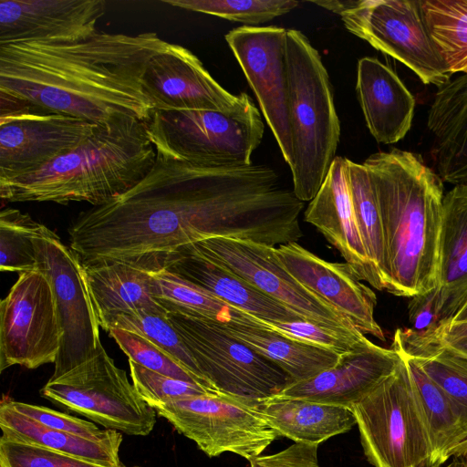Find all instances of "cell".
Here are the masks:
<instances>
[{"mask_svg": "<svg viewBox=\"0 0 467 467\" xmlns=\"http://www.w3.org/2000/svg\"><path fill=\"white\" fill-rule=\"evenodd\" d=\"M168 44L154 32H97L75 43L1 45L0 95L97 125L119 117L146 121L154 107L144 72Z\"/></svg>", "mask_w": 467, "mask_h": 467, "instance_id": "1", "label": "cell"}, {"mask_svg": "<svg viewBox=\"0 0 467 467\" xmlns=\"http://www.w3.org/2000/svg\"><path fill=\"white\" fill-rule=\"evenodd\" d=\"M286 58L293 191L300 201L310 202L337 157L340 122L319 52L299 30L287 29Z\"/></svg>", "mask_w": 467, "mask_h": 467, "instance_id": "5", "label": "cell"}, {"mask_svg": "<svg viewBox=\"0 0 467 467\" xmlns=\"http://www.w3.org/2000/svg\"><path fill=\"white\" fill-rule=\"evenodd\" d=\"M287 30L276 26H239L225 40L254 92L285 161H294L288 107Z\"/></svg>", "mask_w": 467, "mask_h": 467, "instance_id": "16", "label": "cell"}, {"mask_svg": "<svg viewBox=\"0 0 467 467\" xmlns=\"http://www.w3.org/2000/svg\"><path fill=\"white\" fill-rule=\"evenodd\" d=\"M220 326L232 337L277 365L292 382L317 376L333 367L340 357L333 350L292 339L271 330L235 324Z\"/></svg>", "mask_w": 467, "mask_h": 467, "instance_id": "30", "label": "cell"}, {"mask_svg": "<svg viewBox=\"0 0 467 467\" xmlns=\"http://www.w3.org/2000/svg\"><path fill=\"white\" fill-rule=\"evenodd\" d=\"M0 428L4 440L43 447L101 467H125L119 456L122 439L96 441L54 430L16 412L4 400Z\"/></svg>", "mask_w": 467, "mask_h": 467, "instance_id": "29", "label": "cell"}, {"mask_svg": "<svg viewBox=\"0 0 467 467\" xmlns=\"http://www.w3.org/2000/svg\"><path fill=\"white\" fill-rule=\"evenodd\" d=\"M356 92L366 125L378 142L393 144L405 137L416 101L390 67L376 57L360 58Z\"/></svg>", "mask_w": 467, "mask_h": 467, "instance_id": "23", "label": "cell"}, {"mask_svg": "<svg viewBox=\"0 0 467 467\" xmlns=\"http://www.w3.org/2000/svg\"><path fill=\"white\" fill-rule=\"evenodd\" d=\"M133 467H140V466H133Z\"/></svg>", "mask_w": 467, "mask_h": 467, "instance_id": "50", "label": "cell"}, {"mask_svg": "<svg viewBox=\"0 0 467 467\" xmlns=\"http://www.w3.org/2000/svg\"><path fill=\"white\" fill-rule=\"evenodd\" d=\"M401 358L365 338L337 362L317 376L291 382L275 397L298 399L349 408L391 375Z\"/></svg>", "mask_w": 467, "mask_h": 467, "instance_id": "20", "label": "cell"}, {"mask_svg": "<svg viewBox=\"0 0 467 467\" xmlns=\"http://www.w3.org/2000/svg\"><path fill=\"white\" fill-rule=\"evenodd\" d=\"M400 358L391 375L350 407L364 454L374 467H434L429 431Z\"/></svg>", "mask_w": 467, "mask_h": 467, "instance_id": "7", "label": "cell"}, {"mask_svg": "<svg viewBox=\"0 0 467 467\" xmlns=\"http://www.w3.org/2000/svg\"><path fill=\"white\" fill-rule=\"evenodd\" d=\"M430 38L451 74H467V0H420Z\"/></svg>", "mask_w": 467, "mask_h": 467, "instance_id": "33", "label": "cell"}, {"mask_svg": "<svg viewBox=\"0 0 467 467\" xmlns=\"http://www.w3.org/2000/svg\"><path fill=\"white\" fill-rule=\"evenodd\" d=\"M182 9L256 26L284 16L298 5L294 0H162Z\"/></svg>", "mask_w": 467, "mask_h": 467, "instance_id": "37", "label": "cell"}, {"mask_svg": "<svg viewBox=\"0 0 467 467\" xmlns=\"http://www.w3.org/2000/svg\"><path fill=\"white\" fill-rule=\"evenodd\" d=\"M347 176L358 227L367 254L388 287V266L384 232L377 196L368 170L346 158Z\"/></svg>", "mask_w": 467, "mask_h": 467, "instance_id": "34", "label": "cell"}, {"mask_svg": "<svg viewBox=\"0 0 467 467\" xmlns=\"http://www.w3.org/2000/svg\"><path fill=\"white\" fill-rule=\"evenodd\" d=\"M144 123L157 155L205 167L253 164L265 131L249 95L233 110H154Z\"/></svg>", "mask_w": 467, "mask_h": 467, "instance_id": "6", "label": "cell"}, {"mask_svg": "<svg viewBox=\"0 0 467 467\" xmlns=\"http://www.w3.org/2000/svg\"><path fill=\"white\" fill-rule=\"evenodd\" d=\"M167 315L146 311L120 313L112 317L105 324L103 329L109 331L110 328L118 327L148 339L174 358L199 380L202 386L216 392L202 379L193 358L169 322Z\"/></svg>", "mask_w": 467, "mask_h": 467, "instance_id": "36", "label": "cell"}, {"mask_svg": "<svg viewBox=\"0 0 467 467\" xmlns=\"http://www.w3.org/2000/svg\"><path fill=\"white\" fill-rule=\"evenodd\" d=\"M436 290L411 297L408 309L409 319L418 332L431 331L437 327Z\"/></svg>", "mask_w": 467, "mask_h": 467, "instance_id": "44", "label": "cell"}, {"mask_svg": "<svg viewBox=\"0 0 467 467\" xmlns=\"http://www.w3.org/2000/svg\"><path fill=\"white\" fill-rule=\"evenodd\" d=\"M391 348L416 363L452 402L467 434V356L430 332L397 328Z\"/></svg>", "mask_w": 467, "mask_h": 467, "instance_id": "28", "label": "cell"}, {"mask_svg": "<svg viewBox=\"0 0 467 467\" xmlns=\"http://www.w3.org/2000/svg\"><path fill=\"white\" fill-rule=\"evenodd\" d=\"M304 220L314 225L340 253L360 281L378 290L385 285L371 264L358 227L347 176L346 158L337 156Z\"/></svg>", "mask_w": 467, "mask_h": 467, "instance_id": "21", "label": "cell"}, {"mask_svg": "<svg viewBox=\"0 0 467 467\" xmlns=\"http://www.w3.org/2000/svg\"><path fill=\"white\" fill-rule=\"evenodd\" d=\"M275 254L296 279L347 317L359 331L385 340L374 316L376 295L349 265L327 262L297 243L275 247Z\"/></svg>", "mask_w": 467, "mask_h": 467, "instance_id": "19", "label": "cell"}, {"mask_svg": "<svg viewBox=\"0 0 467 467\" xmlns=\"http://www.w3.org/2000/svg\"><path fill=\"white\" fill-rule=\"evenodd\" d=\"M49 229L14 208L0 213V269L23 273L36 269L34 239Z\"/></svg>", "mask_w": 467, "mask_h": 467, "instance_id": "35", "label": "cell"}, {"mask_svg": "<svg viewBox=\"0 0 467 467\" xmlns=\"http://www.w3.org/2000/svg\"><path fill=\"white\" fill-rule=\"evenodd\" d=\"M354 1H311V3L317 5L327 10L337 14L338 16L349 8Z\"/></svg>", "mask_w": 467, "mask_h": 467, "instance_id": "47", "label": "cell"}, {"mask_svg": "<svg viewBox=\"0 0 467 467\" xmlns=\"http://www.w3.org/2000/svg\"><path fill=\"white\" fill-rule=\"evenodd\" d=\"M129 367L135 389L151 408L154 405L187 396L217 393L198 384L150 370L130 359Z\"/></svg>", "mask_w": 467, "mask_h": 467, "instance_id": "40", "label": "cell"}, {"mask_svg": "<svg viewBox=\"0 0 467 467\" xmlns=\"http://www.w3.org/2000/svg\"><path fill=\"white\" fill-rule=\"evenodd\" d=\"M4 400L16 412L54 430L96 441L122 439V435L119 431L109 429L101 430L94 423L47 407L16 401L8 398Z\"/></svg>", "mask_w": 467, "mask_h": 467, "instance_id": "41", "label": "cell"}, {"mask_svg": "<svg viewBox=\"0 0 467 467\" xmlns=\"http://www.w3.org/2000/svg\"><path fill=\"white\" fill-rule=\"evenodd\" d=\"M108 332L130 360L160 374L202 386L174 358L148 339L118 327L110 328Z\"/></svg>", "mask_w": 467, "mask_h": 467, "instance_id": "38", "label": "cell"}, {"mask_svg": "<svg viewBox=\"0 0 467 467\" xmlns=\"http://www.w3.org/2000/svg\"><path fill=\"white\" fill-rule=\"evenodd\" d=\"M434 467H441V466H434Z\"/></svg>", "mask_w": 467, "mask_h": 467, "instance_id": "49", "label": "cell"}, {"mask_svg": "<svg viewBox=\"0 0 467 467\" xmlns=\"http://www.w3.org/2000/svg\"><path fill=\"white\" fill-rule=\"evenodd\" d=\"M36 269L48 278L61 333L53 377L92 358L102 344L82 262L51 230L34 239Z\"/></svg>", "mask_w": 467, "mask_h": 467, "instance_id": "11", "label": "cell"}, {"mask_svg": "<svg viewBox=\"0 0 467 467\" xmlns=\"http://www.w3.org/2000/svg\"><path fill=\"white\" fill-rule=\"evenodd\" d=\"M40 395L128 435L146 436L156 422V411L140 397L126 371L116 366L102 344L92 358L51 376Z\"/></svg>", "mask_w": 467, "mask_h": 467, "instance_id": "9", "label": "cell"}, {"mask_svg": "<svg viewBox=\"0 0 467 467\" xmlns=\"http://www.w3.org/2000/svg\"><path fill=\"white\" fill-rule=\"evenodd\" d=\"M0 467H101L43 447L0 438Z\"/></svg>", "mask_w": 467, "mask_h": 467, "instance_id": "42", "label": "cell"}, {"mask_svg": "<svg viewBox=\"0 0 467 467\" xmlns=\"http://www.w3.org/2000/svg\"><path fill=\"white\" fill-rule=\"evenodd\" d=\"M451 457L452 462L448 467H467V440L451 451Z\"/></svg>", "mask_w": 467, "mask_h": 467, "instance_id": "46", "label": "cell"}, {"mask_svg": "<svg viewBox=\"0 0 467 467\" xmlns=\"http://www.w3.org/2000/svg\"><path fill=\"white\" fill-rule=\"evenodd\" d=\"M430 332L443 345L467 356V322H448Z\"/></svg>", "mask_w": 467, "mask_h": 467, "instance_id": "45", "label": "cell"}, {"mask_svg": "<svg viewBox=\"0 0 467 467\" xmlns=\"http://www.w3.org/2000/svg\"><path fill=\"white\" fill-rule=\"evenodd\" d=\"M318 445L294 443L273 454L259 455L250 461V467H319Z\"/></svg>", "mask_w": 467, "mask_h": 467, "instance_id": "43", "label": "cell"}, {"mask_svg": "<svg viewBox=\"0 0 467 467\" xmlns=\"http://www.w3.org/2000/svg\"><path fill=\"white\" fill-rule=\"evenodd\" d=\"M227 169L157 155L136 185L78 214L68 229L71 249L81 261L132 259L213 238Z\"/></svg>", "mask_w": 467, "mask_h": 467, "instance_id": "2", "label": "cell"}, {"mask_svg": "<svg viewBox=\"0 0 467 467\" xmlns=\"http://www.w3.org/2000/svg\"><path fill=\"white\" fill-rule=\"evenodd\" d=\"M157 152L144 121L119 117L99 125L70 150L24 173L0 177L7 202H87L100 205L140 182Z\"/></svg>", "mask_w": 467, "mask_h": 467, "instance_id": "4", "label": "cell"}, {"mask_svg": "<svg viewBox=\"0 0 467 467\" xmlns=\"http://www.w3.org/2000/svg\"><path fill=\"white\" fill-rule=\"evenodd\" d=\"M167 318L214 391L257 405L292 382L277 365L217 323L177 310H169Z\"/></svg>", "mask_w": 467, "mask_h": 467, "instance_id": "8", "label": "cell"}, {"mask_svg": "<svg viewBox=\"0 0 467 467\" xmlns=\"http://www.w3.org/2000/svg\"><path fill=\"white\" fill-rule=\"evenodd\" d=\"M0 177L33 171L89 137L97 124L0 95Z\"/></svg>", "mask_w": 467, "mask_h": 467, "instance_id": "15", "label": "cell"}, {"mask_svg": "<svg viewBox=\"0 0 467 467\" xmlns=\"http://www.w3.org/2000/svg\"><path fill=\"white\" fill-rule=\"evenodd\" d=\"M380 212L387 266V292L413 297L438 281L443 181L420 155L393 148L367 158Z\"/></svg>", "mask_w": 467, "mask_h": 467, "instance_id": "3", "label": "cell"}, {"mask_svg": "<svg viewBox=\"0 0 467 467\" xmlns=\"http://www.w3.org/2000/svg\"><path fill=\"white\" fill-rule=\"evenodd\" d=\"M431 154L443 182L467 185V74L440 87L428 111Z\"/></svg>", "mask_w": 467, "mask_h": 467, "instance_id": "26", "label": "cell"}, {"mask_svg": "<svg viewBox=\"0 0 467 467\" xmlns=\"http://www.w3.org/2000/svg\"><path fill=\"white\" fill-rule=\"evenodd\" d=\"M450 322H467V303L458 310Z\"/></svg>", "mask_w": 467, "mask_h": 467, "instance_id": "48", "label": "cell"}, {"mask_svg": "<svg viewBox=\"0 0 467 467\" xmlns=\"http://www.w3.org/2000/svg\"><path fill=\"white\" fill-rule=\"evenodd\" d=\"M186 246L232 271L306 321L338 330H358L347 317L296 279L279 261L275 247L231 238H209Z\"/></svg>", "mask_w": 467, "mask_h": 467, "instance_id": "13", "label": "cell"}, {"mask_svg": "<svg viewBox=\"0 0 467 467\" xmlns=\"http://www.w3.org/2000/svg\"><path fill=\"white\" fill-rule=\"evenodd\" d=\"M400 356L407 364L429 431L434 465L441 466L451 458V451L467 440V434L445 392L416 363Z\"/></svg>", "mask_w": 467, "mask_h": 467, "instance_id": "32", "label": "cell"}, {"mask_svg": "<svg viewBox=\"0 0 467 467\" xmlns=\"http://www.w3.org/2000/svg\"><path fill=\"white\" fill-rule=\"evenodd\" d=\"M260 320L271 331L292 339L333 350L340 355L354 349L366 338L365 334L359 330H338L306 320Z\"/></svg>", "mask_w": 467, "mask_h": 467, "instance_id": "39", "label": "cell"}, {"mask_svg": "<svg viewBox=\"0 0 467 467\" xmlns=\"http://www.w3.org/2000/svg\"><path fill=\"white\" fill-rule=\"evenodd\" d=\"M257 410L278 436L296 443L316 444L345 433L356 424L349 408L312 400L272 397Z\"/></svg>", "mask_w": 467, "mask_h": 467, "instance_id": "27", "label": "cell"}, {"mask_svg": "<svg viewBox=\"0 0 467 467\" xmlns=\"http://www.w3.org/2000/svg\"><path fill=\"white\" fill-rule=\"evenodd\" d=\"M345 28L374 48L403 63L424 84L451 80L427 32L419 1L359 0L339 15Z\"/></svg>", "mask_w": 467, "mask_h": 467, "instance_id": "12", "label": "cell"}, {"mask_svg": "<svg viewBox=\"0 0 467 467\" xmlns=\"http://www.w3.org/2000/svg\"><path fill=\"white\" fill-rule=\"evenodd\" d=\"M163 259L151 269L156 299L167 310L198 316L223 327L233 324L269 330L256 317L230 306L200 286L162 266Z\"/></svg>", "mask_w": 467, "mask_h": 467, "instance_id": "31", "label": "cell"}, {"mask_svg": "<svg viewBox=\"0 0 467 467\" xmlns=\"http://www.w3.org/2000/svg\"><path fill=\"white\" fill-rule=\"evenodd\" d=\"M435 290L438 327L467 303V185H456L443 197Z\"/></svg>", "mask_w": 467, "mask_h": 467, "instance_id": "25", "label": "cell"}, {"mask_svg": "<svg viewBox=\"0 0 467 467\" xmlns=\"http://www.w3.org/2000/svg\"><path fill=\"white\" fill-rule=\"evenodd\" d=\"M142 88L154 110L229 111L248 96L227 91L192 51L171 43L148 61Z\"/></svg>", "mask_w": 467, "mask_h": 467, "instance_id": "17", "label": "cell"}, {"mask_svg": "<svg viewBox=\"0 0 467 467\" xmlns=\"http://www.w3.org/2000/svg\"><path fill=\"white\" fill-rule=\"evenodd\" d=\"M152 409L209 457L231 452L250 462L278 437L256 405L221 393L187 396Z\"/></svg>", "mask_w": 467, "mask_h": 467, "instance_id": "10", "label": "cell"}, {"mask_svg": "<svg viewBox=\"0 0 467 467\" xmlns=\"http://www.w3.org/2000/svg\"><path fill=\"white\" fill-rule=\"evenodd\" d=\"M60 338L48 278L38 269L20 273L0 304V370L55 363Z\"/></svg>", "mask_w": 467, "mask_h": 467, "instance_id": "14", "label": "cell"}, {"mask_svg": "<svg viewBox=\"0 0 467 467\" xmlns=\"http://www.w3.org/2000/svg\"><path fill=\"white\" fill-rule=\"evenodd\" d=\"M161 254L132 259L95 258L81 261L99 327L120 313L146 311L167 315L156 299L151 269Z\"/></svg>", "mask_w": 467, "mask_h": 467, "instance_id": "22", "label": "cell"}, {"mask_svg": "<svg viewBox=\"0 0 467 467\" xmlns=\"http://www.w3.org/2000/svg\"><path fill=\"white\" fill-rule=\"evenodd\" d=\"M162 266L230 306L266 321L305 320L227 268L184 245L165 254Z\"/></svg>", "mask_w": 467, "mask_h": 467, "instance_id": "24", "label": "cell"}, {"mask_svg": "<svg viewBox=\"0 0 467 467\" xmlns=\"http://www.w3.org/2000/svg\"><path fill=\"white\" fill-rule=\"evenodd\" d=\"M105 8L103 0H1L0 46L85 40L98 32Z\"/></svg>", "mask_w": 467, "mask_h": 467, "instance_id": "18", "label": "cell"}]
</instances>
